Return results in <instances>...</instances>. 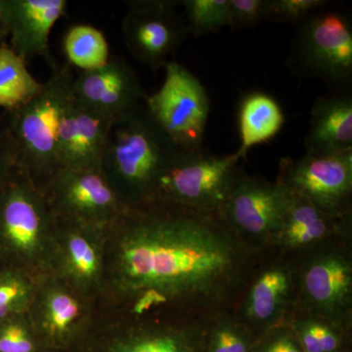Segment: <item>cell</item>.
<instances>
[{"instance_id": "6da1fadb", "label": "cell", "mask_w": 352, "mask_h": 352, "mask_svg": "<svg viewBox=\"0 0 352 352\" xmlns=\"http://www.w3.org/2000/svg\"><path fill=\"white\" fill-rule=\"evenodd\" d=\"M112 226L113 281L138 315L164 305L223 307L254 261V245L219 212L154 200L127 207Z\"/></svg>"}, {"instance_id": "7a4b0ae2", "label": "cell", "mask_w": 352, "mask_h": 352, "mask_svg": "<svg viewBox=\"0 0 352 352\" xmlns=\"http://www.w3.org/2000/svg\"><path fill=\"white\" fill-rule=\"evenodd\" d=\"M177 148L141 105L113 122L100 170L127 207L142 205Z\"/></svg>"}, {"instance_id": "3957f363", "label": "cell", "mask_w": 352, "mask_h": 352, "mask_svg": "<svg viewBox=\"0 0 352 352\" xmlns=\"http://www.w3.org/2000/svg\"><path fill=\"white\" fill-rule=\"evenodd\" d=\"M73 80L68 67L57 68L36 96L4 116L15 147L17 166L41 190L60 170L58 133L72 101Z\"/></svg>"}, {"instance_id": "277c9868", "label": "cell", "mask_w": 352, "mask_h": 352, "mask_svg": "<svg viewBox=\"0 0 352 352\" xmlns=\"http://www.w3.org/2000/svg\"><path fill=\"white\" fill-rule=\"evenodd\" d=\"M287 66L300 78H317L330 91H351L352 23L333 2L295 27Z\"/></svg>"}, {"instance_id": "5b68a950", "label": "cell", "mask_w": 352, "mask_h": 352, "mask_svg": "<svg viewBox=\"0 0 352 352\" xmlns=\"http://www.w3.org/2000/svg\"><path fill=\"white\" fill-rule=\"evenodd\" d=\"M239 162L235 153L219 156L203 147L177 148L157 177L151 201L219 212L239 170Z\"/></svg>"}, {"instance_id": "8992f818", "label": "cell", "mask_w": 352, "mask_h": 352, "mask_svg": "<svg viewBox=\"0 0 352 352\" xmlns=\"http://www.w3.org/2000/svg\"><path fill=\"white\" fill-rule=\"evenodd\" d=\"M159 90L145 99L150 117L183 150L203 147L210 115V99L200 80L188 69L171 60Z\"/></svg>"}, {"instance_id": "52a82bcc", "label": "cell", "mask_w": 352, "mask_h": 352, "mask_svg": "<svg viewBox=\"0 0 352 352\" xmlns=\"http://www.w3.org/2000/svg\"><path fill=\"white\" fill-rule=\"evenodd\" d=\"M277 182L298 197L338 219L351 210L352 150L340 154L305 153L298 159L283 157Z\"/></svg>"}, {"instance_id": "ba28073f", "label": "cell", "mask_w": 352, "mask_h": 352, "mask_svg": "<svg viewBox=\"0 0 352 352\" xmlns=\"http://www.w3.org/2000/svg\"><path fill=\"white\" fill-rule=\"evenodd\" d=\"M56 219L43 191L16 166L0 192V238L14 254L34 261L46 248Z\"/></svg>"}, {"instance_id": "9c48e42d", "label": "cell", "mask_w": 352, "mask_h": 352, "mask_svg": "<svg viewBox=\"0 0 352 352\" xmlns=\"http://www.w3.org/2000/svg\"><path fill=\"white\" fill-rule=\"evenodd\" d=\"M288 192L282 185L238 170L219 214L238 235L252 242L276 241L283 227Z\"/></svg>"}, {"instance_id": "30bf717a", "label": "cell", "mask_w": 352, "mask_h": 352, "mask_svg": "<svg viewBox=\"0 0 352 352\" xmlns=\"http://www.w3.org/2000/svg\"><path fill=\"white\" fill-rule=\"evenodd\" d=\"M41 191L56 219L105 227L127 208L101 170L60 168Z\"/></svg>"}, {"instance_id": "8fae6325", "label": "cell", "mask_w": 352, "mask_h": 352, "mask_svg": "<svg viewBox=\"0 0 352 352\" xmlns=\"http://www.w3.org/2000/svg\"><path fill=\"white\" fill-rule=\"evenodd\" d=\"M179 2L135 0L127 2L122 34L129 53L150 69L164 68L189 36L186 21L176 11Z\"/></svg>"}, {"instance_id": "7c38bea8", "label": "cell", "mask_w": 352, "mask_h": 352, "mask_svg": "<svg viewBox=\"0 0 352 352\" xmlns=\"http://www.w3.org/2000/svg\"><path fill=\"white\" fill-rule=\"evenodd\" d=\"M147 96L133 69L117 56L101 68L82 72L72 82L74 102L113 120L135 111Z\"/></svg>"}, {"instance_id": "4fadbf2b", "label": "cell", "mask_w": 352, "mask_h": 352, "mask_svg": "<svg viewBox=\"0 0 352 352\" xmlns=\"http://www.w3.org/2000/svg\"><path fill=\"white\" fill-rule=\"evenodd\" d=\"M300 288L312 314L333 323L347 320L352 302L351 259L339 250L315 254L300 270Z\"/></svg>"}, {"instance_id": "5bb4252c", "label": "cell", "mask_w": 352, "mask_h": 352, "mask_svg": "<svg viewBox=\"0 0 352 352\" xmlns=\"http://www.w3.org/2000/svg\"><path fill=\"white\" fill-rule=\"evenodd\" d=\"M116 120L69 102L65 111L57 140L60 168L100 170L109 134Z\"/></svg>"}, {"instance_id": "9a60e30c", "label": "cell", "mask_w": 352, "mask_h": 352, "mask_svg": "<svg viewBox=\"0 0 352 352\" xmlns=\"http://www.w3.org/2000/svg\"><path fill=\"white\" fill-rule=\"evenodd\" d=\"M11 50L29 63L43 57L52 71L58 68L50 47L53 27L66 14V0H7Z\"/></svg>"}, {"instance_id": "2e32d148", "label": "cell", "mask_w": 352, "mask_h": 352, "mask_svg": "<svg viewBox=\"0 0 352 352\" xmlns=\"http://www.w3.org/2000/svg\"><path fill=\"white\" fill-rule=\"evenodd\" d=\"M305 147L309 154L351 151V91H329L315 100Z\"/></svg>"}, {"instance_id": "e0dca14e", "label": "cell", "mask_w": 352, "mask_h": 352, "mask_svg": "<svg viewBox=\"0 0 352 352\" xmlns=\"http://www.w3.org/2000/svg\"><path fill=\"white\" fill-rule=\"evenodd\" d=\"M56 219L63 226L61 256L65 273L83 289L96 286L102 273L101 250L96 239L103 227L76 220Z\"/></svg>"}, {"instance_id": "ac0fdd59", "label": "cell", "mask_w": 352, "mask_h": 352, "mask_svg": "<svg viewBox=\"0 0 352 352\" xmlns=\"http://www.w3.org/2000/svg\"><path fill=\"white\" fill-rule=\"evenodd\" d=\"M284 124L283 111L272 96L261 91L245 95L238 113L241 145L235 154L245 159L254 146L275 138Z\"/></svg>"}, {"instance_id": "d6986e66", "label": "cell", "mask_w": 352, "mask_h": 352, "mask_svg": "<svg viewBox=\"0 0 352 352\" xmlns=\"http://www.w3.org/2000/svg\"><path fill=\"white\" fill-rule=\"evenodd\" d=\"M82 317L80 300L68 289L53 285L43 292L36 319L48 337L65 339L80 325Z\"/></svg>"}, {"instance_id": "ffe728a7", "label": "cell", "mask_w": 352, "mask_h": 352, "mask_svg": "<svg viewBox=\"0 0 352 352\" xmlns=\"http://www.w3.org/2000/svg\"><path fill=\"white\" fill-rule=\"evenodd\" d=\"M292 284L291 272L283 266L263 271L250 292L247 308L250 318L259 323L272 320L286 302Z\"/></svg>"}, {"instance_id": "44dd1931", "label": "cell", "mask_w": 352, "mask_h": 352, "mask_svg": "<svg viewBox=\"0 0 352 352\" xmlns=\"http://www.w3.org/2000/svg\"><path fill=\"white\" fill-rule=\"evenodd\" d=\"M27 64L6 44L0 45V107L6 112L24 105L43 89Z\"/></svg>"}, {"instance_id": "7402d4cb", "label": "cell", "mask_w": 352, "mask_h": 352, "mask_svg": "<svg viewBox=\"0 0 352 352\" xmlns=\"http://www.w3.org/2000/svg\"><path fill=\"white\" fill-rule=\"evenodd\" d=\"M193 329L150 328L131 333L111 352H198Z\"/></svg>"}, {"instance_id": "603a6c76", "label": "cell", "mask_w": 352, "mask_h": 352, "mask_svg": "<svg viewBox=\"0 0 352 352\" xmlns=\"http://www.w3.org/2000/svg\"><path fill=\"white\" fill-rule=\"evenodd\" d=\"M63 50L69 64L82 72L101 68L111 58L105 36L89 25L69 28L64 36Z\"/></svg>"}, {"instance_id": "cb8c5ba5", "label": "cell", "mask_w": 352, "mask_h": 352, "mask_svg": "<svg viewBox=\"0 0 352 352\" xmlns=\"http://www.w3.org/2000/svg\"><path fill=\"white\" fill-rule=\"evenodd\" d=\"M189 34L205 36L229 27V0H184Z\"/></svg>"}, {"instance_id": "d4e9b609", "label": "cell", "mask_w": 352, "mask_h": 352, "mask_svg": "<svg viewBox=\"0 0 352 352\" xmlns=\"http://www.w3.org/2000/svg\"><path fill=\"white\" fill-rule=\"evenodd\" d=\"M34 298L31 281L17 271L0 273V322L22 315Z\"/></svg>"}, {"instance_id": "484cf974", "label": "cell", "mask_w": 352, "mask_h": 352, "mask_svg": "<svg viewBox=\"0 0 352 352\" xmlns=\"http://www.w3.org/2000/svg\"><path fill=\"white\" fill-rule=\"evenodd\" d=\"M328 0H267L265 22L289 24L294 28L317 9L327 6Z\"/></svg>"}, {"instance_id": "4316f807", "label": "cell", "mask_w": 352, "mask_h": 352, "mask_svg": "<svg viewBox=\"0 0 352 352\" xmlns=\"http://www.w3.org/2000/svg\"><path fill=\"white\" fill-rule=\"evenodd\" d=\"M36 342L22 315L0 322V352H34Z\"/></svg>"}, {"instance_id": "83f0119b", "label": "cell", "mask_w": 352, "mask_h": 352, "mask_svg": "<svg viewBox=\"0 0 352 352\" xmlns=\"http://www.w3.org/2000/svg\"><path fill=\"white\" fill-rule=\"evenodd\" d=\"M267 0H229V27L256 29L265 22Z\"/></svg>"}, {"instance_id": "f1b7e54d", "label": "cell", "mask_w": 352, "mask_h": 352, "mask_svg": "<svg viewBox=\"0 0 352 352\" xmlns=\"http://www.w3.org/2000/svg\"><path fill=\"white\" fill-rule=\"evenodd\" d=\"M17 166L15 147L7 126L6 117L0 119V192Z\"/></svg>"}, {"instance_id": "f546056e", "label": "cell", "mask_w": 352, "mask_h": 352, "mask_svg": "<svg viewBox=\"0 0 352 352\" xmlns=\"http://www.w3.org/2000/svg\"><path fill=\"white\" fill-rule=\"evenodd\" d=\"M212 352H247V346L239 333L231 328H222L217 333Z\"/></svg>"}, {"instance_id": "4dcf8cb0", "label": "cell", "mask_w": 352, "mask_h": 352, "mask_svg": "<svg viewBox=\"0 0 352 352\" xmlns=\"http://www.w3.org/2000/svg\"><path fill=\"white\" fill-rule=\"evenodd\" d=\"M312 329H314L315 335L318 338L320 342L322 351L323 352H333L337 349L339 346V340H338L336 333L329 328L328 326L317 322H311Z\"/></svg>"}, {"instance_id": "1f68e13d", "label": "cell", "mask_w": 352, "mask_h": 352, "mask_svg": "<svg viewBox=\"0 0 352 352\" xmlns=\"http://www.w3.org/2000/svg\"><path fill=\"white\" fill-rule=\"evenodd\" d=\"M302 340L305 352H323L318 338L312 329L311 322H307L300 327Z\"/></svg>"}, {"instance_id": "d6a6232c", "label": "cell", "mask_w": 352, "mask_h": 352, "mask_svg": "<svg viewBox=\"0 0 352 352\" xmlns=\"http://www.w3.org/2000/svg\"><path fill=\"white\" fill-rule=\"evenodd\" d=\"M266 352H302L294 344L291 340L286 337L279 338L275 340Z\"/></svg>"}, {"instance_id": "836d02e7", "label": "cell", "mask_w": 352, "mask_h": 352, "mask_svg": "<svg viewBox=\"0 0 352 352\" xmlns=\"http://www.w3.org/2000/svg\"><path fill=\"white\" fill-rule=\"evenodd\" d=\"M8 38V4L7 0H0V38Z\"/></svg>"}, {"instance_id": "e575fe53", "label": "cell", "mask_w": 352, "mask_h": 352, "mask_svg": "<svg viewBox=\"0 0 352 352\" xmlns=\"http://www.w3.org/2000/svg\"><path fill=\"white\" fill-rule=\"evenodd\" d=\"M1 44H4V43H3V41H2L1 38H0V45H1Z\"/></svg>"}]
</instances>
